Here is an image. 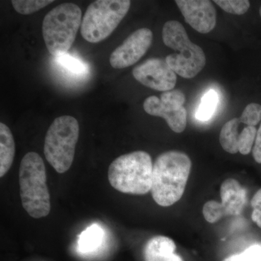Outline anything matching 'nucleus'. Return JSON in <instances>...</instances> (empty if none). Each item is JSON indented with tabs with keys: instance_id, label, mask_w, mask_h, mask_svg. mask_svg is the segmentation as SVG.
Returning <instances> with one entry per match:
<instances>
[{
	"instance_id": "4be33fe9",
	"label": "nucleus",
	"mask_w": 261,
	"mask_h": 261,
	"mask_svg": "<svg viewBox=\"0 0 261 261\" xmlns=\"http://www.w3.org/2000/svg\"><path fill=\"white\" fill-rule=\"evenodd\" d=\"M223 261H261V243L254 244L243 252L230 255Z\"/></svg>"
},
{
	"instance_id": "bb28decb",
	"label": "nucleus",
	"mask_w": 261,
	"mask_h": 261,
	"mask_svg": "<svg viewBox=\"0 0 261 261\" xmlns=\"http://www.w3.org/2000/svg\"><path fill=\"white\" fill-rule=\"evenodd\" d=\"M252 156L257 163L261 164V124L257 130L256 139L252 148Z\"/></svg>"
},
{
	"instance_id": "cd10ccee",
	"label": "nucleus",
	"mask_w": 261,
	"mask_h": 261,
	"mask_svg": "<svg viewBox=\"0 0 261 261\" xmlns=\"http://www.w3.org/2000/svg\"><path fill=\"white\" fill-rule=\"evenodd\" d=\"M259 13H260V18H261V6H260V10H259Z\"/></svg>"
},
{
	"instance_id": "f3484780",
	"label": "nucleus",
	"mask_w": 261,
	"mask_h": 261,
	"mask_svg": "<svg viewBox=\"0 0 261 261\" xmlns=\"http://www.w3.org/2000/svg\"><path fill=\"white\" fill-rule=\"evenodd\" d=\"M219 103V95L214 89L206 92L201 99L200 106L196 112V118L205 121L213 116Z\"/></svg>"
},
{
	"instance_id": "2eb2a0df",
	"label": "nucleus",
	"mask_w": 261,
	"mask_h": 261,
	"mask_svg": "<svg viewBox=\"0 0 261 261\" xmlns=\"http://www.w3.org/2000/svg\"><path fill=\"white\" fill-rule=\"evenodd\" d=\"M240 118H233L226 122L221 128L219 135V142L221 147L226 152L230 154L239 152L238 128L240 125Z\"/></svg>"
},
{
	"instance_id": "412c9836",
	"label": "nucleus",
	"mask_w": 261,
	"mask_h": 261,
	"mask_svg": "<svg viewBox=\"0 0 261 261\" xmlns=\"http://www.w3.org/2000/svg\"><path fill=\"white\" fill-rule=\"evenodd\" d=\"M202 214L206 221L211 224H214L226 216L221 202L216 200L205 202L202 207Z\"/></svg>"
},
{
	"instance_id": "f8f14e48",
	"label": "nucleus",
	"mask_w": 261,
	"mask_h": 261,
	"mask_svg": "<svg viewBox=\"0 0 261 261\" xmlns=\"http://www.w3.org/2000/svg\"><path fill=\"white\" fill-rule=\"evenodd\" d=\"M221 205L226 216H238L247 202V191L238 180L227 178L220 188Z\"/></svg>"
},
{
	"instance_id": "7ed1b4c3",
	"label": "nucleus",
	"mask_w": 261,
	"mask_h": 261,
	"mask_svg": "<svg viewBox=\"0 0 261 261\" xmlns=\"http://www.w3.org/2000/svg\"><path fill=\"white\" fill-rule=\"evenodd\" d=\"M152 159L145 151H135L114 160L108 168L111 186L122 192L143 195L151 191L152 181Z\"/></svg>"
},
{
	"instance_id": "b1692460",
	"label": "nucleus",
	"mask_w": 261,
	"mask_h": 261,
	"mask_svg": "<svg viewBox=\"0 0 261 261\" xmlns=\"http://www.w3.org/2000/svg\"><path fill=\"white\" fill-rule=\"evenodd\" d=\"M56 60L63 68H66L70 72H73L75 74H83L87 70L86 65L82 62L67 53L56 56Z\"/></svg>"
},
{
	"instance_id": "a878e982",
	"label": "nucleus",
	"mask_w": 261,
	"mask_h": 261,
	"mask_svg": "<svg viewBox=\"0 0 261 261\" xmlns=\"http://www.w3.org/2000/svg\"><path fill=\"white\" fill-rule=\"evenodd\" d=\"M252 221L261 228V188L259 189L251 200Z\"/></svg>"
},
{
	"instance_id": "6e6552de",
	"label": "nucleus",
	"mask_w": 261,
	"mask_h": 261,
	"mask_svg": "<svg viewBox=\"0 0 261 261\" xmlns=\"http://www.w3.org/2000/svg\"><path fill=\"white\" fill-rule=\"evenodd\" d=\"M153 39L152 31L142 28L136 31L117 47L110 57L113 68L121 69L135 65L148 50Z\"/></svg>"
},
{
	"instance_id": "4468645a",
	"label": "nucleus",
	"mask_w": 261,
	"mask_h": 261,
	"mask_svg": "<svg viewBox=\"0 0 261 261\" xmlns=\"http://www.w3.org/2000/svg\"><path fill=\"white\" fill-rule=\"evenodd\" d=\"M15 142L9 127L0 123V177H3L13 165L15 157Z\"/></svg>"
},
{
	"instance_id": "a211bd4d",
	"label": "nucleus",
	"mask_w": 261,
	"mask_h": 261,
	"mask_svg": "<svg viewBox=\"0 0 261 261\" xmlns=\"http://www.w3.org/2000/svg\"><path fill=\"white\" fill-rule=\"evenodd\" d=\"M53 0H13L15 11L22 15H30L53 3Z\"/></svg>"
},
{
	"instance_id": "f03ea898",
	"label": "nucleus",
	"mask_w": 261,
	"mask_h": 261,
	"mask_svg": "<svg viewBox=\"0 0 261 261\" xmlns=\"http://www.w3.org/2000/svg\"><path fill=\"white\" fill-rule=\"evenodd\" d=\"M22 205L31 217L41 219L50 212V196L44 161L37 152L25 154L19 170Z\"/></svg>"
},
{
	"instance_id": "9d476101",
	"label": "nucleus",
	"mask_w": 261,
	"mask_h": 261,
	"mask_svg": "<svg viewBox=\"0 0 261 261\" xmlns=\"http://www.w3.org/2000/svg\"><path fill=\"white\" fill-rule=\"evenodd\" d=\"M185 21L201 34H207L216 25V10L209 0H176Z\"/></svg>"
},
{
	"instance_id": "5701e85b",
	"label": "nucleus",
	"mask_w": 261,
	"mask_h": 261,
	"mask_svg": "<svg viewBox=\"0 0 261 261\" xmlns=\"http://www.w3.org/2000/svg\"><path fill=\"white\" fill-rule=\"evenodd\" d=\"M240 123L247 126H255L261 121V106L257 103H250L244 110L240 118Z\"/></svg>"
},
{
	"instance_id": "f257e3e1",
	"label": "nucleus",
	"mask_w": 261,
	"mask_h": 261,
	"mask_svg": "<svg viewBox=\"0 0 261 261\" xmlns=\"http://www.w3.org/2000/svg\"><path fill=\"white\" fill-rule=\"evenodd\" d=\"M191 168V160L185 152L171 150L160 154L153 164L150 191L158 205L169 207L181 198Z\"/></svg>"
},
{
	"instance_id": "0eeeda50",
	"label": "nucleus",
	"mask_w": 261,
	"mask_h": 261,
	"mask_svg": "<svg viewBox=\"0 0 261 261\" xmlns=\"http://www.w3.org/2000/svg\"><path fill=\"white\" fill-rule=\"evenodd\" d=\"M129 0H97L89 5L82 19L81 34L86 41L98 43L107 39L130 9Z\"/></svg>"
},
{
	"instance_id": "393cba45",
	"label": "nucleus",
	"mask_w": 261,
	"mask_h": 261,
	"mask_svg": "<svg viewBox=\"0 0 261 261\" xmlns=\"http://www.w3.org/2000/svg\"><path fill=\"white\" fill-rule=\"evenodd\" d=\"M160 99L163 102L176 108L184 107V104L186 99L185 94L178 89L177 90H171L163 92V94H161Z\"/></svg>"
},
{
	"instance_id": "39448f33",
	"label": "nucleus",
	"mask_w": 261,
	"mask_h": 261,
	"mask_svg": "<svg viewBox=\"0 0 261 261\" xmlns=\"http://www.w3.org/2000/svg\"><path fill=\"white\" fill-rule=\"evenodd\" d=\"M82 10L73 3L58 5L45 15L42 34L51 55L58 56L69 50L82 25Z\"/></svg>"
},
{
	"instance_id": "20e7f679",
	"label": "nucleus",
	"mask_w": 261,
	"mask_h": 261,
	"mask_svg": "<svg viewBox=\"0 0 261 261\" xmlns=\"http://www.w3.org/2000/svg\"><path fill=\"white\" fill-rule=\"evenodd\" d=\"M163 40L167 47L179 53L166 57L170 68L185 79H192L203 69L206 64L202 48L190 41L185 27L176 20L166 22L163 28Z\"/></svg>"
},
{
	"instance_id": "423d86ee",
	"label": "nucleus",
	"mask_w": 261,
	"mask_h": 261,
	"mask_svg": "<svg viewBox=\"0 0 261 261\" xmlns=\"http://www.w3.org/2000/svg\"><path fill=\"white\" fill-rule=\"evenodd\" d=\"M80 136V125L73 117H58L48 128L44 139V153L57 172L70 169L74 159L75 146Z\"/></svg>"
},
{
	"instance_id": "9b49d317",
	"label": "nucleus",
	"mask_w": 261,
	"mask_h": 261,
	"mask_svg": "<svg viewBox=\"0 0 261 261\" xmlns=\"http://www.w3.org/2000/svg\"><path fill=\"white\" fill-rule=\"evenodd\" d=\"M143 108L147 114L164 118L176 133H181L186 128L187 114L185 107H174L163 102L156 96H150L145 99Z\"/></svg>"
},
{
	"instance_id": "ddd939ff",
	"label": "nucleus",
	"mask_w": 261,
	"mask_h": 261,
	"mask_svg": "<svg viewBox=\"0 0 261 261\" xmlns=\"http://www.w3.org/2000/svg\"><path fill=\"white\" fill-rule=\"evenodd\" d=\"M176 250V244L171 238L153 237L144 247V258L145 261H184Z\"/></svg>"
},
{
	"instance_id": "dca6fc26",
	"label": "nucleus",
	"mask_w": 261,
	"mask_h": 261,
	"mask_svg": "<svg viewBox=\"0 0 261 261\" xmlns=\"http://www.w3.org/2000/svg\"><path fill=\"white\" fill-rule=\"evenodd\" d=\"M103 236L102 228L96 224L92 225L80 235L79 250L83 253L94 251L102 245Z\"/></svg>"
},
{
	"instance_id": "6ab92c4d",
	"label": "nucleus",
	"mask_w": 261,
	"mask_h": 261,
	"mask_svg": "<svg viewBox=\"0 0 261 261\" xmlns=\"http://www.w3.org/2000/svg\"><path fill=\"white\" fill-rule=\"evenodd\" d=\"M257 130L255 126H246L239 136V152L242 154H248L251 152L256 139Z\"/></svg>"
},
{
	"instance_id": "1a4fd4ad",
	"label": "nucleus",
	"mask_w": 261,
	"mask_h": 261,
	"mask_svg": "<svg viewBox=\"0 0 261 261\" xmlns=\"http://www.w3.org/2000/svg\"><path fill=\"white\" fill-rule=\"evenodd\" d=\"M134 77L145 87L154 90L168 92L176 84V73L166 60L151 58L133 69Z\"/></svg>"
},
{
	"instance_id": "aec40b11",
	"label": "nucleus",
	"mask_w": 261,
	"mask_h": 261,
	"mask_svg": "<svg viewBox=\"0 0 261 261\" xmlns=\"http://www.w3.org/2000/svg\"><path fill=\"white\" fill-rule=\"evenodd\" d=\"M214 3L226 13L238 15L245 14L250 6L247 0H215Z\"/></svg>"
}]
</instances>
